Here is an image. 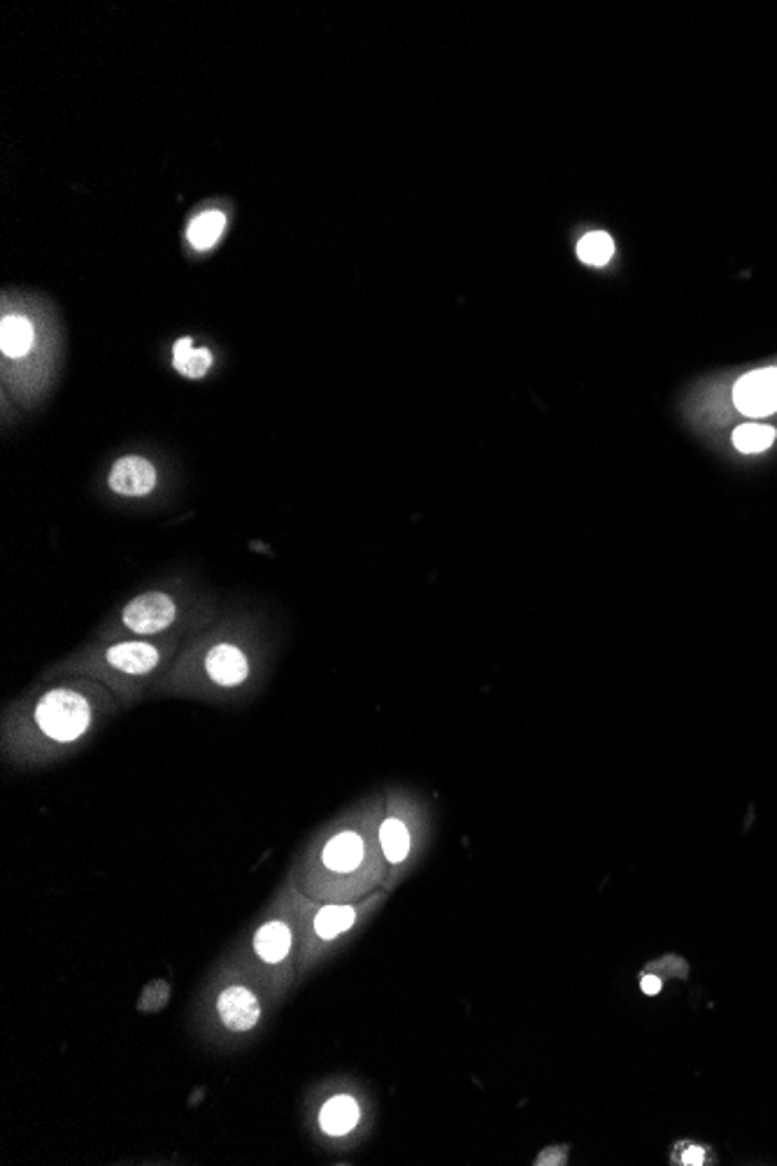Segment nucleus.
<instances>
[{"instance_id":"obj_1","label":"nucleus","mask_w":777,"mask_h":1166,"mask_svg":"<svg viewBox=\"0 0 777 1166\" xmlns=\"http://www.w3.org/2000/svg\"><path fill=\"white\" fill-rule=\"evenodd\" d=\"M91 703L73 689L47 692L35 706V724L56 743H73L91 727Z\"/></svg>"},{"instance_id":"obj_2","label":"nucleus","mask_w":777,"mask_h":1166,"mask_svg":"<svg viewBox=\"0 0 777 1166\" xmlns=\"http://www.w3.org/2000/svg\"><path fill=\"white\" fill-rule=\"evenodd\" d=\"M177 608L175 601L168 594L161 592H147L126 603L121 620H124L126 629H131L138 636H154L161 634L175 622Z\"/></svg>"},{"instance_id":"obj_3","label":"nucleus","mask_w":777,"mask_h":1166,"mask_svg":"<svg viewBox=\"0 0 777 1166\" xmlns=\"http://www.w3.org/2000/svg\"><path fill=\"white\" fill-rule=\"evenodd\" d=\"M733 403L747 417H768L777 412V368L743 375L733 387Z\"/></svg>"},{"instance_id":"obj_4","label":"nucleus","mask_w":777,"mask_h":1166,"mask_svg":"<svg viewBox=\"0 0 777 1166\" xmlns=\"http://www.w3.org/2000/svg\"><path fill=\"white\" fill-rule=\"evenodd\" d=\"M217 1015L219 1022L231 1034H247L261 1022V999L259 994L245 985H228L217 994Z\"/></svg>"},{"instance_id":"obj_5","label":"nucleus","mask_w":777,"mask_h":1166,"mask_svg":"<svg viewBox=\"0 0 777 1166\" xmlns=\"http://www.w3.org/2000/svg\"><path fill=\"white\" fill-rule=\"evenodd\" d=\"M294 927H291L289 917H270L254 931L252 950L261 964L277 966L287 962L294 948Z\"/></svg>"},{"instance_id":"obj_6","label":"nucleus","mask_w":777,"mask_h":1166,"mask_svg":"<svg viewBox=\"0 0 777 1166\" xmlns=\"http://www.w3.org/2000/svg\"><path fill=\"white\" fill-rule=\"evenodd\" d=\"M110 489L119 496H147L156 485V471L142 457H121L110 471Z\"/></svg>"},{"instance_id":"obj_7","label":"nucleus","mask_w":777,"mask_h":1166,"mask_svg":"<svg viewBox=\"0 0 777 1166\" xmlns=\"http://www.w3.org/2000/svg\"><path fill=\"white\" fill-rule=\"evenodd\" d=\"M205 671L219 687H238L247 680L249 664L242 650L231 643H219L205 657Z\"/></svg>"},{"instance_id":"obj_8","label":"nucleus","mask_w":777,"mask_h":1166,"mask_svg":"<svg viewBox=\"0 0 777 1166\" xmlns=\"http://www.w3.org/2000/svg\"><path fill=\"white\" fill-rule=\"evenodd\" d=\"M105 659L126 675H147L159 666L161 654L149 643H119L105 652Z\"/></svg>"},{"instance_id":"obj_9","label":"nucleus","mask_w":777,"mask_h":1166,"mask_svg":"<svg viewBox=\"0 0 777 1166\" xmlns=\"http://www.w3.org/2000/svg\"><path fill=\"white\" fill-rule=\"evenodd\" d=\"M363 862V841L354 831H340L322 850V864L333 873H349Z\"/></svg>"},{"instance_id":"obj_10","label":"nucleus","mask_w":777,"mask_h":1166,"mask_svg":"<svg viewBox=\"0 0 777 1166\" xmlns=\"http://www.w3.org/2000/svg\"><path fill=\"white\" fill-rule=\"evenodd\" d=\"M359 1104L349 1097V1094H335L319 1111V1129L326 1136H347L352 1129L359 1125Z\"/></svg>"},{"instance_id":"obj_11","label":"nucleus","mask_w":777,"mask_h":1166,"mask_svg":"<svg viewBox=\"0 0 777 1166\" xmlns=\"http://www.w3.org/2000/svg\"><path fill=\"white\" fill-rule=\"evenodd\" d=\"M354 922V906H324L312 917V934H315L317 941H335L338 936L347 934L354 927Z\"/></svg>"},{"instance_id":"obj_12","label":"nucleus","mask_w":777,"mask_h":1166,"mask_svg":"<svg viewBox=\"0 0 777 1166\" xmlns=\"http://www.w3.org/2000/svg\"><path fill=\"white\" fill-rule=\"evenodd\" d=\"M35 329L26 317H5L0 324V350L5 357L21 359L33 350Z\"/></svg>"},{"instance_id":"obj_13","label":"nucleus","mask_w":777,"mask_h":1166,"mask_svg":"<svg viewBox=\"0 0 777 1166\" xmlns=\"http://www.w3.org/2000/svg\"><path fill=\"white\" fill-rule=\"evenodd\" d=\"M173 366L184 378H203L212 366V352L208 347H194L191 338H180L173 347Z\"/></svg>"},{"instance_id":"obj_14","label":"nucleus","mask_w":777,"mask_h":1166,"mask_svg":"<svg viewBox=\"0 0 777 1166\" xmlns=\"http://www.w3.org/2000/svg\"><path fill=\"white\" fill-rule=\"evenodd\" d=\"M224 226H226L224 212L219 210L201 212V215L191 219L187 229V240L194 250H210V247H215L219 243V238H222Z\"/></svg>"},{"instance_id":"obj_15","label":"nucleus","mask_w":777,"mask_h":1166,"mask_svg":"<svg viewBox=\"0 0 777 1166\" xmlns=\"http://www.w3.org/2000/svg\"><path fill=\"white\" fill-rule=\"evenodd\" d=\"M775 429L766 424H743L733 431V445L743 454L766 452L775 443Z\"/></svg>"},{"instance_id":"obj_16","label":"nucleus","mask_w":777,"mask_h":1166,"mask_svg":"<svg viewBox=\"0 0 777 1166\" xmlns=\"http://www.w3.org/2000/svg\"><path fill=\"white\" fill-rule=\"evenodd\" d=\"M380 843L384 850V857L391 864L403 862L410 852V834L408 827L401 820H387L380 829Z\"/></svg>"},{"instance_id":"obj_17","label":"nucleus","mask_w":777,"mask_h":1166,"mask_svg":"<svg viewBox=\"0 0 777 1166\" xmlns=\"http://www.w3.org/2000/svg\"><path fill=\"white\" fill-rule=\"evenodd\" d=\"M612 254H615V243H612V238L603 231L587 233V236L577 243V257H580L582 263H587V266H605V263L612 259Z\"/></svg>"},{"instance_id":"obj_18","label":"nucleus","mask_w":777,"mask_h":1166,"mask_svg":"<svg viewBox=\"0 0 777 1166\" xmlns=\"http://www.w3.org/2000/svg\"><path fill=\"white\" fill-rule=\"evenodd\" d=\"M682 1162L684 1164H703L705 1162V1150L698 1148V1146H689L687 1153L682 1155Z\"/></svg>"},{"instance_id":"obj_19","label":"nucleus","mask_w":777,"mask_h":1166,"mask_svg":"<svg viewBox=\"0 0 777 1166\" xmlns=\"http://www.w3.org/2000/svg\"><path fill=\"white\" fill-rule=\"evenodd\" d=\"M659 990H661V980L657 976L643 978V992L645 994H659Z\"/></svg>"}]
</instances>
